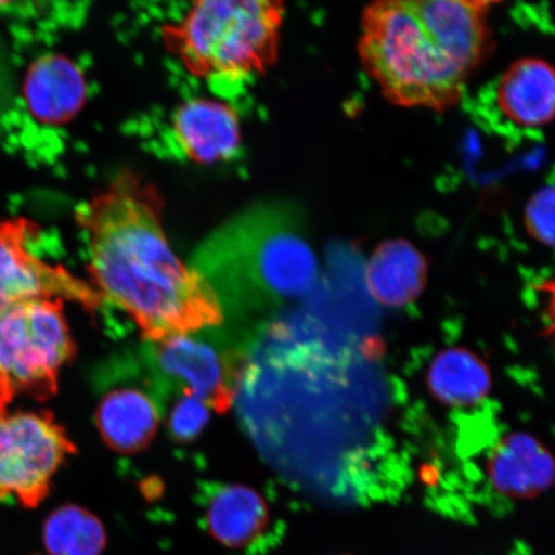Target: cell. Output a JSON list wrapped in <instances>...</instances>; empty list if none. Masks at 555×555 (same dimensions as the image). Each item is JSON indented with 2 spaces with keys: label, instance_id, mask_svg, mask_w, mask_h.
Segmentation results:
<instances>
[{
  "label": "cell",
  "instance_id": "cell-1",
  "mask_svg": "<svg viewBox=\"0 0 555 555\" xmlns=\"http://www.w3.org/2000/svg\"><path fill=\"white\" fill-rule=\"evenodd\" d=\"M163 206L154 184L124 170L76 211L96 293L127 312L149 343L215 328L224 319L211 287L172 251Z\"/></svg>",
  "mask_w": 555,
  "mask_h": 555
},
{
  "label": "cell",
  "instance_id": "cell-2",
  "mask_svg": "<svg viewBox=\"0 0 555 555\" xmlns=\"http://www.w3.org/2000/svg\"><path fill=\"white\" fill-rule=\"evenodd\" d=\"M492 2L378 0L362 13L360 64L399 107L442 113L491 50Z\"/></svg>",
  "mask_w": 555,
  "mask_h": 555
},
{
  "label": "cell",
  "instance_id": "cell-3",
  "mask_svg": "<svg viewBox=\"0 0 555 555\" xmlns=\"http://www.w3.org/2000/svg\"><path fill=\"white\" fill-rule=\"evenodd\" d=\"M191 267L204 278L221 309L261 315L309 295L319 263L298 207L262 201L243 208L208 233Z\"/></svg>",
  "mask_w": 555,
  "mask_h": 555
},
{
  "label": "cell",
  "instance_id": "cell-4",
  "mask_svg": "<svg viewBox=\"0 0 555 555\" xmlns=\"http://www.w3.org/2000/svg\"><path fill=\"white\" fill-rule=\"evenodd\" d=\"M284 16L282 2L199 0L178 23L163 27V40L198 79L246 80L275 64Z\"/></svg>",
  "mask_w": 555,
  "mask_h": 555
},
{
  "label": "cell",
  "instance_id": "cell-5",
  "mask_svg": "<svg viewBox=\"0 0 555 555\" xmlns=\"http://www.w3.org/2000/svg\"><path fill=\"white\" fill-rule=\"evenodd\" d=\"M64 307L62 300H34L0 308V406L57 393L61 372L76 353Z\"/></svg>",
  "mask_w": 555,
  "mask_h": 555
},
{
  "label": "cell",
  "instance_id": "cell-6",
  "mask_svg": "<svg viewBox=\"0 0 555 555\" xmlns=\"http://www.w3.org/2000/svg\"><path fill=\"white\" fill-rule=\"evenodd\" d=\"M211 328L171 336L144 346L150 388L162 411L163 400L190 397L224 413L237 398L243 356L211 335Z\"/></svg>",
  "mask_w": 555,
  "mask_h": 555
},
{
  "label": "cell",
  "instance_id": "cell-7",
  "mask_svg": "<svg viewBox=\"0 0 555 555\" xmlns=\"http://www.w3.org/2000/svg\"><path fill=\"white\" fill-rule=\"evenodd\" d=\"M76 453L74 442L50 411L0 406V503L35 509L50 495L53 478Z\"/></svg>",
  "mask_w": 555,
  "mask_h": 555
},
{
  "label": "cell",
  "instance_id": "cell-8",
  "mask_svg": "<svg viewBox=\"0 0 555 555\" xmlns=\"http://www.w3.org/2000/svg\"><path fill=\"white\" fill-rule=\"evenodd\" d=\"M39 227L23 217L0 221V308L34 300H62L93 310L99 293L60 266L34 255L30 242Z\"/></svg>",
  "mask_w": 555,
  "mask_h": 555
},
{
  "label": "cell",
  "instance_id": "cell-9",
  "mask_svg": "<svg viewBox=\"0 0 555 555\" xmlns=\"http://www.w3.org/2000/svg\"><path fill=\"white\" fill-rule=\"evenodd\" d=\"M171 134L182 154L199 165L231 159L242 143L237 111L231 104L210 99L180 104L172 114Z\"/></svg>",
  "mask_w": 555,
  "mask_h": 555
},
{
  "label": "cell",
  "instance_id": "cell-10",
  "mask_svg": "<svg viewBox=\"0 0 555 555\" xmlns=\"http://www.w3.org/2000/svg\"><path fill=\"white\" fill-rule=\"evenodd\" d=\"M23 92L35 120L60 127L80 113L87 101L88 86L85 73L73 60L50 53L41 55L27 68Z\"/></svg>",
  "mask_w": 555,
  "mask_h": 555
},
{
  "label": "cell",
  "instance_id": "cell-11",
  "mask_svg": "<svg viewBox=\"0 0 555 555\" xmlns=\"http://www.w3.org/2000/svg\"><path fill=\"white\" fill-rule=\"evenodd\" d=\"M205 525L208 535L228 550H247L267 535L269 505L258 491L240 483H207Z\"/></svg>",
  "mask_w": 555,
  "mask_h": 555
},
{
  "label": "cell",
  "instance_id": "cell-12",
  "mask_svg": "<svg viewBox=\"0 0 555 555\" xmlns=\"http://www.w3.org/2000/svg\"><path fill=\"white\" fill-rule=\"evenodd\" d=\"M495 101L516 127L545 128L555 120V67L538 57L513 62L498 80Z\"/></svg>",
  "mask_w": 555,
  "mask_h": 555
},
{
  "label": "cell",
  "instance_id": "cell-13",
  "mask_svg": "<svg viewBox=\"0 0 555 555\" xmlns=\"http://www.w3.org/2000/svg\"><path fill=\"white\" fill-rule=\"evenodd\" d=\"M162 411L152 391L138 386L116 387L103 395L94 423L106 446L119 454H135L150 446Z\"/></svg>",
  "mask_w": 555,
  "mask_h": 555
},
{
  "label": "cell",
  "instance_id": "cell-14",
  "mask_svg": "<svg viewBox=\"0 0 555 555\" xmlns=\"http://www.w3.org/2000/svg\"><path fill=\"white\" fill-rule=\"evenodd\" d=\"M427 280L425 256L401 238L382 242L365 268V282L376 300L401 307L422 293Z\"/></svg>",
  "mask_w": 555,
  "mask_h": 555
},
{
  "label": "cell",
  "instance_id": "cell-15",
  "mask_svg": "<svg viewBox=\"0 0 555 555\" xmlns=\"http://www.w3.org/2000/svg\"><path fill=\"white\" fill-rule=\"evenodd\" d=\"M554 475L553 457L524 435L506 439L491 460L492 482L506 495H535L553 482Z\"/></svg>",
  "mask_w": 555,
  "mask_h": 555
},
{
  "label": "cell",
  "instance_id": "cell-16",
  "mask_svg": "<svg viewBox=\"0 0 555 555\" xmlns=\"http://www.w3.org/2000/svg\"><path fill=\"white\" fill-rule=\"evenodd\" d=\"M428 384L437 399L449 405L475 404L483 399L490 387V374L474 353L451 349L434 360Z\"/></svg>",
  "mask_w": 555,
  "mask_h": 555
},
{
  "label": "cell",
  "instance_id": "cell-17",
  "mask_svg": "<svg viewBox=\"0 0 555 555\" xmlns=\"http://www.w3.org/2000/svg\"><path fill=\"white\" fill-rule=\"evenodd\" d=\"M43 543L50 555H102L107 533L102 520L92 512L67 504L46 519Z\"/></svg>",
  "mask_w": 555,
  "mask_h": 555
},
{
  "label": "cell",
  "instance_id": "cell-18",
  "mask_svg": "<svg viewBox=\"0 0 555 555\" xmlns=\"http://www.w3.org/2000/svg\"><path fill=\"white\" fill-rule=\"evenodd\" d=\"M524 223L532 240L541 246L555 248V184L541 186L527 201Z\"/></svg>",
  "mask_w": 555,
  "mask_h": 555
},
{
  "label": "cell",
  "instance_id": "cell-19",
  "mask_svg": "<svg viewBox=\"0 0 555 555\" xmlns=\"http://www.w3.org/2000/svg\"><path fill=\"white\" fill-rule=\"evenodd\" d=\"M210 420V408L204 401L183 395L168 414V431L173 441L192 442L204 431Z\"/></svg>",
  "mask_w": 555,
  "mask_h": 555
},
{
  "label": "cell",
  "instance_id": "cell-20",
  "mask_svg": "<svg viewBox=\"0 0 555 555\" xmlns=\"http://www.w3.org/2000/svg\"><path fill=\"white\" fill-rule=\"evenodd\" d=\"M535 289L543 300L545 336L555 346V275L539 283Z\"/></svg>",
  "mask_w": 555,
  "mask_h": 555
},
{
  "label": "cell",
  "instance_id": "cell-21",
  "mask_svg": "<svg viewBox=\"0 0 555 555\" xmlns=\"http://www.w3.org/2000/svg\"><path fill=\"white\" fill-rule=\"evenodd\" d=\"M5 3L0 2V7L4 5Z\"/></svg>",
  "mask_w": 555,
  "mask_h": 555
}]
</instances>
